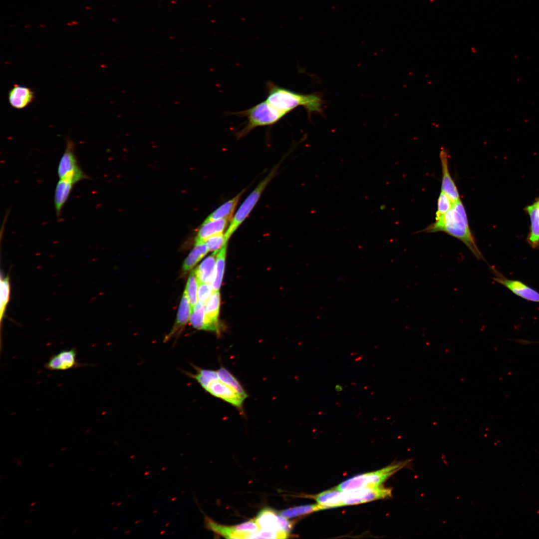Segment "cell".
Returning <instances> with one entry per match:
<instances>
[{
	"label": "cell",
	"mask_w": 539,
	"mask_h": 539,
	"mask_svg": "<svg viewBox=\"0 0 539 539\" xmlns=\"http://www.w3.org/2000/svg\"><path fill=\"white\" fill-rule=\"evenodd\" d=\"M205 304L198 301L192 309L190 321L192 326L197 329L205 330Z\"/></svg>",
	"instance_id": "cell-26"
},
{
	"label": "cell",
	"mask_w": 539,
	"mask_h": 539,
	"mask_svg": "<svg viewBox=\"0 0 539 539\" xmlns=\"http://www.w3.org/2000/svg\"><path fill=\"white\" fill-rule=\"evenodd\" d=\"M335 389L337 392H340L343 390V387L339 384H337L335 387Z\"/></svg>",
	"instance_id": "cell-32"
},
{
	"label": "cell",
	"mask_w": 539,
	"mask_h": 539,
	"mask_svg": "<svg viewBox=\"0 0 539 539\" xmlns=\"http://www.w3.org/2000/svg\"><path fill=\"white\" fill-rule=\"evenodd\" d=\"M493 273L496 276L493 279L503 285L516 295L528 300L539 302V293L523 282L508 279L494 269Z\"/></svg>",
	"instance_id": "cell-11"
},
{
	"label": "cell",
	"mask_w": 539,
	"mask_h": 539,
	"mask_svg": "<svg viewBox=\"0 0 539 539\" xmlns=\"http://www.w3.org/2000/svg\"><path fill=\"white\" fill-rule=\"evenodd\" d=\"M36 504V502L32 503H31V506H34V505H35Z\"/></svg>",
	"instance_id": "cell-33"
},
{
	"label": "cell",
	"mask_w": 539,
	"mask_h": 539,
	"mask_svg": "<svg viewBox=\"0 0 539 539\" xmlns=\"http://www.w3.org/2000/svg\"><path fill=\"white\" fill-rule=\"evenodd\" d=\"M213 292L214 289L211 283L198 282V301L201 302L206 305Z\"/></svg>",
	"instance_id": "cell-31"
},
{
	"label": "cell",
	"mask_w": 539,
	"mask_h": 539,
	"mask_svg": "<svg viewBox=\"0 0 539 539\" xmlns=\"http://www.w3.org/2000/svg\"><path fill=\"white\" fill-rule=\"evenodd\" d=\"M219 251V250L214 252L194 270L199 282L212 283L215 276L216 259Z\"/></svg>",
	"instance_id": "cell-15"
},
{
	"label": "cell",
	"mask_w": 539,
	"mask_h": 539,
	"mask_svg": "<svg viewBox=\"0 0 539 539\" xmlns=\"http://www.w3.org/2000/svg\"><path fill=\"white\" fill-rule=\"evenodd\" d=\"M423 232H443L462 241L478 260L484 259L470 230L464 206L460 200L444 215L435 220Z\"/></svg>",
	"instance_id": "cell-1"
},
{
	"label": "cell",
	"mask_w": 539,
	"mask_h": 539,
	"mask_svg": "<svg viewBox=\"0 0 539 539\" xmlns=\"http://www.w3.org/2000/svg\"><path fill=\"white\" fill-rule=\"evenodd\" d=\"M209 252L205 242H196L195 247L184 262V272L191 270Z\"/></svg>",
	"instance_id": "cell-22"
},
{
	"label": "cell",
	"mask_w": 539,
	"mask_h": 539,
	"mask_svg": "<svg viewBox=\"0 0 539 539\" xmlns=\"http://www.w3.org/2000/svg\"><path fill=\"white\" fill-rule=\"evenodd\" d=\"M227 244L221 249L217 256L215 276L212 283L214 291L219 290L223 280L225 270Z\"/></svg>",
	"instance_id": "cell-24"
},
{
	"label": "cell",
	"mask_w": 539,
	"mask_h": 539,
	"mask_svg": "<svg viewBox=\"0 0 539 539\" xmlns=\"http://www.w3.org/2000/svg\"><path fill=\"white\" fill-rule=\"evenodd\" d=\"M279 164L274 167L268 175L258 185L256 188L246 198L234 217L225 233L226 240L229 238L249 215L266 187L277 172Z\"/></svg>",
	"instance_id": "cell-6"
},
{
	"label": "cell",
	"mask_w": 539,
	"mask_h": 539,
	"mask_svg": "<svg viewBox=\"0 0 539 539\" xmlns=\"http://www.w3.org/2000/svg\"><path fill=\"white\" fill-rule=\"evenodd\" d=\"M245 190L241 191L232 199L227 201L212 212L205 220L206 221L218 219L231 220L235 208Z\"/></svg>",
	"instance_id": "cell-20"
},
{
	"label": "cell",
	"mask_w": 539,
	"mask_h": 539,
	"mask_svg": "<svg viewBox=\"0 0 539 539\" xmlns=\"http://www.w3.org/2000/svg\"><path fill=\"white\" fill-rule=\"evenodd\" d=\"M255 520L260 529L290 534L293 523L270 508H265L258 514Z\"/></svg>",
	"instance_id": "cell-9"
},
{
	"label": "cell",
	"mask_w": 539,
	"mask_h": 539,
	"mask_svg": "<svg viewBox=\"0 0 539 539\" xmlns=\"http://www.w3.org/2000/svg\"><path fill=\"white\" fill-rule=\"evenodd\" d=\"M33 510H34V509L31 510L30 512H32V511H33Z\"/></svg>",
	"instance_id": "cell-34"
},
{
	"label": "cell",
	"mask_w": 539,
	"mask_h": 539,
	"mask_svg": "<svg viewBox=\"0 0 539 539\" xmlns=\"http://www.w3.org/2000/svg\"><path fill=\"white\" fill-rule=\"evenodd\" d=\"M454 203L446 194L441 191L437 201L435 220L446 214L453 207Z\"/></svg>",
	"instance_id": "cell-29"
},
{
	"label": "cell",
	"mask_w": 539,
	"mask_h": 539,
	"mask_svg": "<svg viewBox=\"0 0 539 539\" xmlns=\"http://www.w3.org/2000/svg\"><path fill=\"white\" fill-rule=\"evenodd\" d=\"M198 280L194 270L189 275L185 289L190 301L191 310L198 302Z\"/></svg>",
	"instance_id": "cell-27"
},
{
	"label": "cell",
	"mask_w": 539,
	"mask_h": 539,
	"mask_svg": "<svg viewBox=\"0 0 539 539\" xmlns=\"http://www.w3.org/2000/svg\"><path fill=\"white\" fill-rule=\"evenodd\" d=\"M220 305V294L219 290L215 291L211 295L205 306V330L220 331L218 322Z\"/></svg>",
	"instance_id": "cell-12"
},
{
	"label": "cell",
	"mask_w": 539,
	"mask_h": 539,
	"mask_svg": "<svg viewBox=\"0 0 539 539\" xmlns=\"http://www.w3.org/2000/svg\"><path fill=\"white\" fill-rule=\"evenodd\" d=\"M410 460L391 464L379 470L360 474L348 479L336 488L341 491L381 485L396 472L405 467Z\"/></svg>",
	"instance_id": "cell-5"
},
{
	"label": "cell",
	"mask_w": 539,
	"mask_h": 539,
	"mask_svg": "<svg viewBox=\"0 0 539 539\" xmlns=\"http://www.w3.org/2000/svg\"><path fill=\"white\" fill-rule=\"evenodd\" d=\"M74 184L70 181L59 179L54 191V204L57 219L61 217L62 209L68 200Z\"/></svg>",
	"instance_id": "cell-16"
},
{
	"label": "cell",
	"mask_w": 539,
	"mask_h": 539,
	"mask_svg": "<svg viewBox=\"0 0 539 539\" xmlns=\"http://www.w3.org/2000/svg\"><path fill=\"white\" fill-rule=\"evenodd\" d=\"M10 285L9 278L6 276L0 278V319L1 322L10 298Z\"/></svg>",
	"instance_id": "cell-28"
},
{
	"label": "cell",
	"mask_w": 539,
	"mask_h": 539,
	"mask_svg": "<svg viewBox=\"0 0 539 539\" xmlns=\"http://www.w3.org/2000/svg\"><path fill=\"white\" fill-rule=\"evenodd\" d=\"M217 372L221 380L232 387L244 398L248 397V394L241 384L228 370L222 367L217 370Z\"/></svg>",
	"instance_id": "cell-25"
},
{
	"label": "cell",
	"mask_w": 539,
	"mask_h": 539,
	"mask_svg": "<svg viewBox=\"0 0 539 539\" xmlns=\"http://www.w3.org/2000/svg\"><path fill=\"white\" fill-rule=\"evenodd\" d=\"M439 157L442 171L441 191L446 194L454 203H456L460 200V195L455 183L450 174L448 156L444 149L440 151Z\"/></svg>",
	"instance_id": "cell-13"
},
{
	"label": "cell",
	"mask_w": 539,
	"mask_h": 539,
	"mask_svg": "<svg viewBox=\"0 0 539 539\" xmlns=\"http://www.w3.org/2000/svg\"><path fill=\"white\" fill-rule=\"evenodd\" d=\"M77 356L75 348L63 350L51 355L44 367L50 371H63L87 365L78 362Z\"/></svg>",
	"instance_id": "cell-10"
},
{
	"label": "cell",
	"mask_w": 539,
	"mask_h": 539,
	"mask_svg": "<svg viewBox=\"0 0 539 539\" xmlns=\"http://www.w3.org/2000/svg\"><path fill=\"white\" fill-rule=\"evenodd\" d=\"M34 98L32 89L23 85L15 84L8 93L10 106L17 109H23L30 104Z\"/></svg>",
	"instance_id": "cell-14"
},
{
	"label": "cell",
	"mask_w": 539,
	"mask_h": 539,
	"mask_svg": "<svg viewBox=\"0 0 539 539\" xmlns=\"http://www.w3.org/2000/svg\"><path fill=\"white\" fill-rule=\"evenodd\" d=\"M267 89L266 100L286 114L299 106L304 107L308 113L321 111L322 100L318 95L297 93L271 81L267 82Z\"/></svg>",
	"instance_id": "cell-2"
},
{
	"label": "cell",
	"mask_w": 539,
	"mask_h": 539,
	"mask_svg": "<svg viewBox=\"0 0 539 539\" xmlns=\"http://www.w3.org/2000/svg\"><path fill=\"white\" fill-rule=\"evenodd\" d=\"M324 509H325L324 507L318 504L304 505L283 510L279 514L282 517L290 519L308 515Z\"/></svg>",
	"instance_id": "cell-23"
},
{
	"label": "cell",
	"mask_w": 539,
	"mask_h": 539,
	"mask_svg": "<svg viewBox=\"0 0 539 539\" xmlns=\"http://www.w3.org/2000/svg\"><path fill=\"white\" fill-rule=\"evenodd\" d=\"M314 499L317 504L325 509L343 506L342 491L336 488L321 492L315 496Z\"/></svg>",
	"instance_id": "cell-21"
},
{
	"label": "cell",
	"mask_w": 539,
	"mask_h": 539,
	"mask_svg": "<svg viewBox=\"0 0 539 539\" xmlns=\"http://www.w3.org/2000/svg\"><path fill=\"white\" fill-rule=\"evenodd\" d=\"M195 373L187 374L195 379L207 392L230 404L243 412V404L246 399L230 386L221 380L217 370L200 368L195 366Z\"/></svg>",
	"instance_id": "cell-3"
},
{
	"label": "cell",
	"mask_w": 539,
	"mask_h": 539,
	"mask_svg": "<svg viewBox=\"0 0 539 539\" xmlns=\"http://www.w3.org/2000/svg\"><path fill=\"white\" fill-rule=\"evenodd\" d=\"M531 220L528 242L534 248L539 247V200L526 208Z\"/></svg>",
	"instance_id": "cell-19"
},
{
	"label": "cell",
	"mask_w": 539,
	"mask_h": 539,
	"mask_svg": "<svg viewBox=\"0 0 539 539\" xmlns=\"http://www.w3.org/2000/svg\"><path fill=\"white\" fill-rule=\"evenodd\" d=\"M391 496L392 489L381 485L342 491L343 506L365 503Z\"/></svg>",
	"instance_id": "cell-8"
},
{
	"label": "cell",
	"mask_w": 539,
	"mask_h": 539,
	"mask_svg": "<svg viewBox=\"0 0 539 539\" xmlns=\"http://www.w3.org/2000/svg\"><path fill=\"white\" fill-rule=\"evenodd\" d=\"M191 312L190 301L186 291H184L179 305L175 324L165 339H169L180 331L190 320Z\"/></svg>",
	"instance_id": "cell-17"
},
{
	"label": "cell",
	"mask_w": 539,
	"mask_h": 539,
	"mask_svg": "<svg viewBox=\"0 0 539 539\" xmlns=\"http://www.w3.org/2000/svg\"><path fill=\"white\" fill-rule=\"evenodd\" d=\"M233 114L246 117L248 119L245 126L236 134L237 138H240L247 135L256 128L271 126L275 124L287 114L266 100L248 109L236 112Z\"/></svg>",
	"instance_id": "cell-4"
},
{
	"label": "cell",
	"mask_w": 539,
	"mask_h": 539,
	"mask_svg": "<svg viewBox=\"0 0 539 539\" xmlns=\"http://www.w3.org/2000/svg\"><path fill=\"white\" fill-rule=\"evenodd\" d=\"M74 147L73 141L67 139L64 152L57 167V175L59 179L70 181L74 184L80 181L89 179L79 165Z\"/></svg>",
	"instance_id": "cell-7"
},
{
	"label": "cell",
	"mask_w": 539,
	"mask_h": 539,
	"mask_svg": "<svg viewBox=\"0 0 539 539\" xmlns=\"http://www.w3.org/2000/svg\"><path fill=\"white\" fill-rule=\"evenodd\" d=\"M205 242L209 252L219 251L226 244H227V241L226 240L224 233L212 236L208 238Z\"/></svg>",
	"instance_id": "cell-30"
},
{
	"label": "cell",
	"mask_w": 539,
	"mask_h": 539,
	"mask_svg": "<svg viewBox=\"0 0 539 539\" xmlns=\"http://www.w3.org/2000/svg\"><path fill=\"white\" fill-rule=\"evenodd\" d=\"M228 221L226 219L205 221L198 232L196 242H205L212 236L223 233L228 226Z\"/></svg>",
	"instance_id": "cell-18"
}]
</instances>
